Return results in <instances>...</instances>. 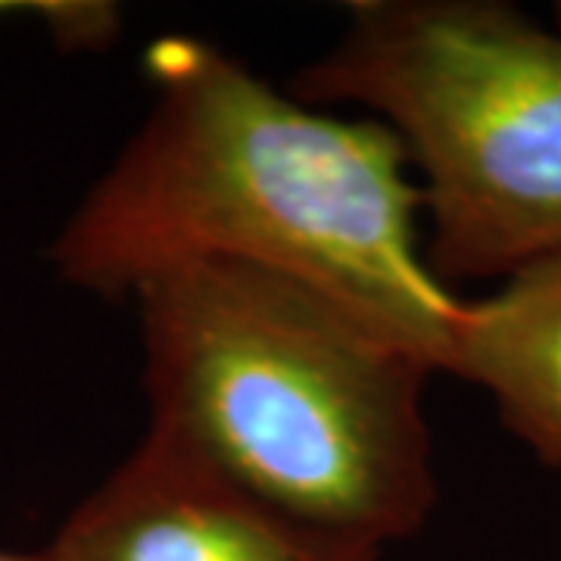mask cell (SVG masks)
Wrapping results in <instances>:
<instances>
[{
	"instance_id": "obj_4",
	"label": "cell",
	"mask_w": 561,
	"mask_h": 561,
	"mask_svg": "<svg viewBox=\"0 0 561 561\" xmlns=\"http://www.w3.org/2000/svg\"><path fill=\"white\" fill-rule=\"evenodd\" d=\"M47 552L57 561H378L383 549L284 512L175 427L147 421Z\"/></svg>"
},
{
	"instance_id": "obj_2",
	"label": "cell",
	"mask_w": 561,
	"mask_h": 561,
	"mask_svg": "<svg viewBox=\"0 0 561 561\" xmlns=\"http://www.w3.org/2000/svg\"><path fill=\"white\" fill-rule=\"evenodd\" d=\"M150 421L302 522L387 546L437 505L424 390L437 368L300 278L187 262L135 290Z\"/></svg>"
},
{
	"instance_id": "obj_7",
	"label": "cell",
	"mask_w": 561,
	"mask_h": 561,
	"mask_svg": "<svg viewBox=\"0 0 561 561\" xmlns=\"http://www.w3.org/2000/svg\"><path fill=\"white\" fill-rule=\"evenodd\" d=\"M556 25H559V28H561V3H559V7H556Z\"/></svg>"
},
{
	"instance_id": "obj_1",
	"label": "cell",
	"mask_w": 561,
	"mask_h": 561,
	"mask_svg": "<svg viewBox=\"0 0 561 561\" xmlns=\"http://www.w3.org/2000/svg\"><path fill=\"white\" fill-rule=\"evenodd\" d=\"M153 103L47 250L103 300L187 262H243L365 309L449 371L461 302L424 262L421 187L378 119L275 91L216 44L147 47Z\"/></svg>"
},
{
	"instance_id": "obj_3",
	"label": "cell",
	"mask_w": 561,
	"mask_h": 561,
	"mask_svg": "<svg viewBox=\"0 0 561 561\" xmlns=\"http://www.w3.org/2000/svg\"><path fill=\"white\" fill-rule=\"evenodd\" d=\"M290 94L368 110L400 138L446 287L561 253L559 25L502 0H356Z\"/></svg>"
},
{
	"instance_id": "obj_5",
	"label": "cell",
	"mask_w": 561,
	"mask_h": 561,
	"mask_svg": "<svg viewBox=\"0 0 561 561\" xmlns=\"http://www.w3.org/2000/svg\"><path fill=\"white\" fill-rule=\"evenodd\" d=\"M449 375L481 387L502 427L561 468V253L461 302Z\"/></svg>"
},
{
	"instance_id": "obj_6",
	"label": "cell",
	"mask_w": 561,
	"mask_h": 561,
	"mask_svg": "<svg viewBox=\"0 0 561 561\" xmlns=\"http://www.w3.org/2000/svg\"><path fill=\"white\" fill-rule=\"evenodd\" d=\"M0 561H57L47 549L44 552H10V549H0Z\"/></svg>"
}]
</instances>
